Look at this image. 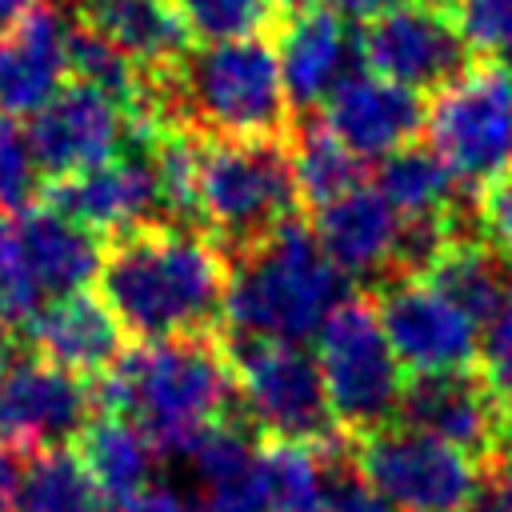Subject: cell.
<instances>
[{
	"label": "cell",
	"mask_w": 512,
	"mask_h": 512,
	"mask_svg": "<svg viewBox=\"0 0 512 512\" xmlns=\"http://www.w3.org/2000/svg\"><path fill=\"white\" fill-rule=\"evenodd\" d=\"M376 316L384 336L400 360V368L416 372H448V368H476L480 360V332L452 300H444L420 276H392L380 280L372 292Z\"/></svg>",
	"instance_id": "cell-11"
},
{
	"label": "cell",
	"mask_w": 512,
	"mask_h": 512,
	"mask_svg": "<svg viewBox=\"0 0 512 512\" xmlns=\"http://www.w3.org/2000/svg\"><path fill=\"white\" fill-rule=\"evenodd\" d=\"M188 40L196 44H224L276 32L280 0H172Z\"/></svg>",
	"instance_id": "cell-30"
},
{
	"label": "cell",
	"mask_w": 512,
	"mask_h": 512,
	"mask_svg": "<svg viewBox=\"0 0 512 512\" xmlns=\"http://www.w3.org/2000/svg\"><path fill=\"white\" fill-rule=\"evenodd\" d=\"M260 488H264V512H328L324 452L316 444L264 440Z\"/></svg>",
	"instance_id": "cell-28"
},
{
	"label": "cell",
	"mask_w": 512,
	"mask_h": 512,
	"mask_svg": "<svg viewBox=\"0 0 512 512\" xmlns=\"http://www.w3.org/2000/svg\"><path fill=\"white\" fill-rule=\"evenodd\" d=\"M468 512H512V444L480 464V488Z\"/></svg>",
	"instance_id": "cell-35"
},
{
	"label": "cell",
	"mask_w": 512,
	"mask_h": 512,
	"mask_svg": "<svg viewBox=\"0 0 512 512\" xmlns=\"http://www.w3.org/2000/svg\"><path fill=\"white\" fill-rule=\"evenodd\" d=\"M356 48L368 72L412 92H440L476 60L456 20L420 0H404L364 20V28L356 32Z\"/></svg>",
	"instance_id": "cell-10"
},
{
	"label": "cell",
	"mask_w": 512,
	"mask_h": 512,
	"mask_svg": "<svg viewBox=\"0 0 512 512\" xmlns=\"http://www.w3.org/2000/svg\"><path fill=\"white\" fill-rule=\"evenodd\" d=\"M16 240H20L36 292L48 300L80 292L100 276V260H104L100 236L60 216L52 204H36L32 212H24Z\"/></svg>",
	"instance_id": "cell-22"
},
{
	"label": "cell",
	"mask_w": 512,
	"mask_h": 512,
	"mask_svg": "<svg viewBox=\"0 0 512 512\" xmlns=\"http://www.w3.org/2000/svg\"><path fill=\"white\" fill-rule=\"evenodd\" d=\"M48 176L32 152L28 128H16V120L0 124V212L24 216L36 204H44Z\"/></svg>",
	"instance_id": "cell-31"
},
{
	"label": "cell",
	"mask_w": 512,
	"mask_h": 512,
	"mask_svg": "<svg viewBox=\"0 0 512 512\" xmlns=\"http://www.w3.org/2000/svg\"><path fill=\"white\" fill-rule=\"evenodd\" d=\"M316 364L340 436L360 440L396 420L404 368L384 336L372 296H344L316 328Z\"/></svg>",
	"instance_id": "cell-6"
},
{
	"label": "cell",
	"mask_w": 512,
	"mask_h": 512,
	"mask_svg": "<svg viewBox=\"0 0 512 512\" xmlns=\"http://www.w3.org/2000/svg\"><path fill=\"white\" fill-rule=\"evenodd\" d=\"M20 508L24 512H104V496L88 476L76 448L56 444L28 452L24 480H20Z\"/></svg>",
	"instance_id": "cell-29"
},
{
	"label": "cell",
	"mask_w": 512,
	"mask_h": 512,
	"mask_svg": "<svg viewBox=\"0 0 512 512\" xmlns=\"http://www.w3.org/2000/svg\"><path fill=\"white\" fill-rule=\"evenodd\" d=\"M320 108H324L320 112L324 124L360 160H384L388 152L412 144V136L424 128L420 92L392 84L368 68H356L352 76H344Z\"/></svg>",
	"instance_id": "cell-18"
},
{
	"label": "cell",
	"mask_w": 512,
	"mask_h": 512,
	"mask_svg": "<svg viewBox=\"0 0 512 512\" xmlns=\"http://www.w3.org/2000/svg\"><path fill=\"white\" fill-rule=\"evenodd\" d=\"M420 280L432 284L444 300H452V304H456L468 320H476V324H488V320L500 312V304H504V296H508V288H512L508 264L480 240L476 228L456 232V236L432 256V264L420 272Z\"/></svg>",
	"instance_id": "cell-25"
},
{
	"label": "cell",
	"mask_w": 512,
	"mask_h": 512,
	"mask_svg": "<svg viewBox=\"0 0 512 512\" xmlns=\"http://www.w3.org/2000/svg\"><path fill=\"white\" fill-rule=\"evenodd\" d=\"M12 360H16V336H12L8 324H0V384H4V376L12 368Z\"/></svg>",
	"instance_id": "cell-40"
},
{
	"label": "cell",
	"mask_w": 512,
	"mask_h": 512,
	"mask_svg": "<svg viewBox=\"0 0 512 512\" xmlns=\"http://www.w3.org/2000/svg\"><path fill=\"white\" fill-rule=\"evenodd\" d=\"M240 416L264 440H296V444H328L340 436L320 364L304 344L292 340H260V336H228L220 332Z\"/></svg>",
	"instance_id": "cell-7"
},
{
	"label": "cell",
	"mask_w": 512,
	"mask_h": 512,
	"mask_svg": "<svg viewBox=\"0 0 512 512\" xmlns=\"http://www.w3.org/2000/svg\"><path fill=\"white\" fill-rule=\"evenodd\" d=\"M44 204H52L60 216L76 220L92 236H124L140 224L160 220V196H156V168L148 148L128 144L112 160L84 168L76 176L52 180L44 188Z\"/></svg>",
	"instance_id": "cell-14"
},
{
	"label": "cell",
	"mask_w": 512,
	"mask_h": 512,
	"mask_svg": "<svg viewBox=\"0 0 512 512\" xmlns=\"http://www.w3.org/2000/svg\"><path fill=\"white\" fill-rule=\"evenodd\" d=\"M420 132L468 196L512 176V72L492 60H472L432 92Z\"/></svg>",
	"instance_id": "cell-8"
},
{
	"label": "cell",
	"mask_w": 512,
	"mask_h": 512,
	"mask_svg": "<svg viewBox=\"0 0 512 512\" xmlns=\"http://www.w3.org/2000/svg\"><path fill=\"white\" fill-rule=\"evenodd\" d=\"M32 152L52 180L96 168L128 148V112L120 100L92 84H64L28 124Z\"/></svg>",
	"instance_id": "cell-13"
},
{
	"label": "cell",
	"mask_w": 512,
	"mask_h": 512,
	"mask_svg": "<svg viewBox=\"0 0 512 512\" xmlns=\"http://www.w3.org/2000/svg\"><path fill=\"white\" fill-rule=\"evenodd\" d=\"M228 264L232 272L220 320L228 336L304 344L348 296L344 272L328 260L304 216L284 220Z\"/></svg>",
	"instance_id": "cell-4"
},
{
	"label": "cell",
	"mask_w": 512,
	"mask_h": 512,
	"mask_svg": "<svg viewBox=\"0 0 512 512\" xmlns=\"http://www.w3.org/2000/svg\"><path fill=\"white\" fill-rule=\"evenodd\" d=\"M452 20L476 60H492L512 72V0H460Z\"/></svg>",
	"instance_id": "cell-32"
},
{
	"label": "cell",
	"mask_w": 512,
	"mask_h": 512,
	"mask_svg": "<svg viewBox=\"0 0 512 512\" xmlns=\"http://www.w3.org/2000/svg\"><path fill=\"white\" fill-rule=\"evenodd\" d=\"M184 460L192 472L184 512H264L260 444L240 412L212 424Z\"/></svg>",
	"instance_id": "cell-21"
},
{
	"label": "cell",
	"mask_w": 512,
	"mask_h": 512,
	"mask_svg": "<svg viewBox=\"0 0 512 512\" xmlns=\"http://www.w3.org/2000/svg\"><path fill=\"white\" fill-rule=\"evenodd\" d=\"M68 24L72 16L56 0H32V8L0 36V108L8 120L36 116L64 88Z\"/></svg>",
	"instance_id": "cell-17"
},
{
	"label": "cell",
	"mask_w": 512,
	"mask_h": 512,
	"mask_svg": "<svg viewBox=\"0 0 512 512\" xmlns=\"http://www.w3.org/2000/svg\"><path fill=\"white\" fill-rule=\"evenodd\" d=\"M148 112L220 140L288 136L292 104L276 48L264 36L188 48L172 68L148 76Z\"/></svg>",
	"instance_id": "cell-3"
},
{
	"label": "cell",
	"mask_w": 512,
	"mask_h": 512,
	"mask_svg": "<svg viewBox=\"0 0 512 512\" xmlns=\"http://www.w3.org/2000/svg\"><path fill=\"white\" fill-rule=\"evenodd\" d=\"M360 476L396 512H468L480 488V464L400 420L352 440Z\"/></svg>",
	"instance_id": "cell-9"
},
{
	"label": "cell",
	"mask_w": 512,
	"mask_h": 512,
	"mask_svg": "<svg viewBox=\"0 0 512 512\" xmlns=\"http://www.w3.org/2000/svg\"><path fill=\"white\" fill-rule=\"evenodd\" d=\"M308 4H320V0H280L284 12H288V8H308Z\"/></svg>",
	"instance_id": "cell-42"
},
{
	"label": "cell",
	"mask_w": 512,
	"mask_h": 512,
	"mask_svg": "<svg viewBox=\"0 0 512 512\" xmlns=\"http://www.w3.org/2000/svg\"><path fill=\"white\" fill-rule=\"evenodd\" d=\"M288 156L296 172L300 200L308 208H320L356 184H364V160L324 124L320 112H296L288 128Z\"/></svg>",
	"instance_id": "cell-27"
},
{
	"label": "cell",
	"mask_w": 512,
	"mask_h": 512,
	"mask_svg": "<svg viewBox=\"0 0 512 512\" xmlns=\"http://www.w3.org/2000/svg\"><path fill=\"white\" fill-rule=\"evenodd\" d=\"M472 216H476L480 240L512 268V176H504V180L488 184L484 192H476Z\"/></svg>",
	"instance_id": "cell-34"
},
{
	"label": "cell",
	"mask_w": 512,
	"mask_h": 512,
	"mask_svg": "<svg viewBox=\"0 0 512 512\" xmlns=\"http://www.w3.org/2000/svg\"><path fill=\"white\" fill-rule=\"evenodd\" d=\"M108 512H184V500L164 484H148L144 492H136L128 500H116Z\"/></svg>",
	"instance_id": "cell-36"
},
{
	"label": "cell",
	"mask_w": 512,
	"mask_h": 512,
	"mask_svg": "<svg viewBox=\"0 0 512 512\" xmlns=\"http://www.w3.org/2000/svg\"><path fill=\"white\" fill-rule=\"evenodd\" d=\"M228 256L184 224H140L108 240L100 260V300L140 344L216 332L224 320Z\"/></svg>",
	"instance_id": "cell-1"
},
{
	"label": "cell",
	"mask_w": 512,
	"mask_h": 512,
	"mask_svg": "<svg viewBox=\"0 0 512 512\" xmlns=\"http://www.w3.org/2000/svg\"><path fill=\"white\" fill-rule=\"evenodd\" d=\"M88 388L96 412H120L136 420L160 456L180 460L212 424L240 412L220 332L124 348V356Z\"/></svg>",
	"instance_id": "cell-2"
},
{
	"label": "cell",
	"mask_w": 512,
	"mask_h": 512,
	"mask_svg": "<svg viewBox=\"0 0 512 512\" xmlns=\"http://www.w3.org/2000/svg\"><path fill=\"white\" fill-rule=\"evenodd\" d=\"M480 368H484V380H488L500 412L512 424V288H508L500 312L488 320V340L480 344Z\"/></svg>",
	"instance_id": "cell-33"
},
{
	"label": "cell",
	"mask_w": 512,
	"mask_h": 512,
	"mask_svg": "<svg viewBox=\"0 0 512 512\" xmlns=\"http://www.w3.org/2000/svg\"><path fill=\"white\" fill-rule=\"evenodd\" d=\"M28 344L32 356L64 368L68 376L96 380L124 356V328L100 296L80 288L32 312Z\"/></svg>",
	"instance_id": "cell-20"
},
{
	"label": "cell",
	"mask_w": 512,
	"mask_h": 512,
	"mask_svg": "<svg viewBox=\"0 0 512 512\" xmlns=\"http://www.w3.org/2000/svg\"><path fill=\"white\" fill-rule=\"evenodd\" d=\"M92 412V388L40 356L12 360L0 384V440L20 452L76 440Z\"/></svg>",
	"instance_id": "cell-15"
},
{
	"label": "cell",
	"mask_w": 512,
	"mask_h": 512,
	"mask_svg": "<svg viewBox=\"0 0 512 512\" xmlns=\"http://www.w3.org/2000/svg\"><path fill=\"white\" fill-rule=\"evenodd\" d=\"M288 136L220 140L200 136V228L228 260L300 216Z\"/></svg>",
	"instance_id": "cell-5"
},
{
	"label": "cell",
	"mask_w": 512,
	"mask_h": 512,
	"mask_svg": "<svg viewBox=\"0 0 512 512\" xmlns=\"http://www.w3.org/2000/svg\"><path fill=\"white\" fill-rule=\"evenodd\" d=\"M396 420L468 452L476 464L512 444V424L500 412L484 372L476 368L416 372L412 380H404Z\"/></svg>",
	"instance_id": "cell-12"
},
{
	"label": "cell",
	"mask_w": 512,
	"mask_h": 512,
	"mask_svg": "<svg viewBox=\"0 0 512 512\" xmlns=\"http://www.w3.org/2000/svg\"><path fill=\"white\" fill-rule=\"evenodd\" d=\"M76 20L108 36L144 76L172 68L188 48V32L172 0H72Z\"/></svg>",
	"instance_id": "cell-23"
},
{
	"label": "cell",
	"mask_w": 512,
	"mask_h": 512,
	"mask_svg": "<svg viewBox=\"0 0 512 512\" xmlns=\"http://www.w3.org/2000/svg\"><path fill=\"white\" fill-rule=\"evenodd\" d=\"M384 200L400 212V220H424V216H460L472 212L476 196L460 188V180L448 172V164L428 144H404L388 152L372 180Z\"/></svg>",
	"instance_id": "cell-26"
},
{
	"label": "cell",
	"mask_w": 512,
	"mask_h": 512,
	"mask_svg": "<svg viewBox=\"0 0 512 512\" xmlns=\"http://www.w3.org/2000/svg\"><path fill=\"white\" fill-rule=\"evenodd\" d=\"M420 4H428V8H436V12H448V16H452L460 0H420Z\"/></svg>",
	"instance_id": "cell-41"
},
{
	"label": "cell",
	"mask_w": 512,
	"mask_h": 512,
	"mask_svg": "<svg viewBox=\"0 0 512 512\" xmlns=\"http://www.w3.org/2000/svg\"><path fill=\"white\" fill-rule=\"evenodd\" d=\"M396 4H404V0H328V8L348 16V20H372V16H380Z\"/></svg>",
	"instance_id": "cell-38"
},
{
	"label": "cell",
	"mask_w": 512,
	"mask_h": 512,
	"mask_svg": "<svg viewBox=\"0 0 512 512\" xmlns=\"http://www.w3.org/2000/svg\"><path fill=\"white\" fill-rule=\"evenodd\" d=\"M312 232L328 260L352 280H388L400 244V212L384 200L376 184H356L352 192L312 208Z\"/></svg>",
	"instance_id": "cell-19"
},
{
	"label": "cell",
	"mask_w": 512,
	"mask_h": 512,
	"mask_svg": "<svg viewBox=\"0 0 512 512\" xmlns=\"http://www.w3.org/2000/svg\"><path fill=\"white\" fill-rule=\"evenodd\" d=\"M76 456L84 460L100 496H108L112 504L144 492L156 480L160 464V452L144 436V428L120 412H92V420L76 436Z\"/></svg>",
	"instance_id": "cell-24"
},
{
	"label": "cell",
	"mask_w": 512,
	"mask_h": 512,
	"mask_svg": "<svg viewBox=\"0 0 512 512\" xmlns=\"http://www.w3.org/2000/svg\"><path fill=\"white\" fill-rule=\"evenodd\" d=\"M24 460H28V452H20V448L0 440V512H12V504L20 500Z\"/></svg>",
	"instance_id": "cell-37"
},
{
	"label": "cell",
	"mask_w": 512,
	"mask_h": 512,
	"mask_svg": "<svg viewBox=\"0 0 512 512\" xmlns=\"http://www.w3.org/2000/svg\"><path fill=\"white\" fill-rule=\"evenodd\" d=\"M28 8H32V0H0V36H4Z\"/></svg>",
	"instance_id": "cell-39"
},
{
	"label": "cell",
	"mask_w": 512,
	"mask_h": 512,
	"mask_svg": "<svg viewBox=\"0 0 512 512\" xmlns=\"http://www.w3.org/2000/svg\"><path fill=\"white\" fill-rule=\"evenodd\" d=\"M276 60L292 112H320L332 88L360 64L356 32L328 4L288 8L276 24Z\"/></svg>",
	"instance_id": "cell-16"
},
{
	"label": "cell",
	"mask_w": 512,
	"mask_h": 512,
	"mask_svg": "<svg viewBox=\"0 0 512 512\" xmlns=\"http://www.w3.org/2000/svg\"><path fill=\"white\" fill-rule=\"evenodd\" d=\"M0 324H4V316H0Z\"/></svg>",
	"instance_id": "cell-43"
}]
</instances>
